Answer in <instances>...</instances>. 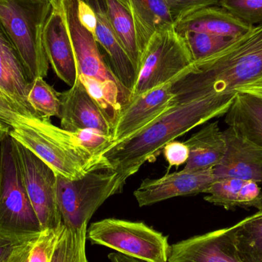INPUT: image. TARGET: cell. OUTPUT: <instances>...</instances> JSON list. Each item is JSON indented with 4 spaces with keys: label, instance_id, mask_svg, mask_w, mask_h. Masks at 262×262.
I'll return each instance as SVG.
<instances>
[{
    "label": "cell",
    "instance_id": "obj_1",
    "mask_svg": "<svg viewBox=\"0 0 262 262\" xmlns=\"http://www.w3.org/2000/svg\"><path fill=\"white\" fill-rule=\"evenodd\" d=\"M262 75V25L235 38L223 50L193 61L172 80L192 98L210 97L223 116L241 86Z\"/></svg>",
    "mask_w": 262,
    "mask_h": 262
},
{
    "label": "cell",
    "instance_id": "obj_2",
    "mask_svg": "<svg viewBox=\"0 0 262 262\" xmlns=\"http://www.w3.org/2000/svg\"><path fill=\"white\" fill-rule=\"evenodd\" d=\"M52 7L47 0H0V24L31 82L38 77L46 78L49 72L42 35Z\"/></svg>",
    "mask_w": 262,
    "mask_h": 262
},
{
    "label": "cell",
    "instance_id": "obj_3",
    "mask_svg": "<svg viewBox=\"0 0 262 262\" xmlns=\"http://www.w3.org/2000/svg\"><path fill=\"white\" fill-rule=\"evenodd\" d=\"M39 222L23 184L14 139L0 140V238L21 243L38 238Z\"/></svg>",
    "mask_w": 262,
    "mask_h": 262
},
{
    "label": "cell",
    "instance_id": "obj_4",
    "mask_svg": "<svg viewBox=\"0 0 262 262\" xmlns=\"http://www.w3.org/2000/svg\"><path fill=\"white\" fill-rule=\"evenodd\" d=\"M9 136L32 151L57 175L70 180L80 178L94 169L96 156L83 147L73 133L45 119L34 127L10 130Z\"/></svg>",
    "mask_w": 262,
    "mask_h": 262
},
{
    "label": "cell",
    "instance_id": "obj_5",
    "mask_svg": "<svg viewBox=\"0 0 262 262\" xmlns=\"http://www.w3.org/2000/svg\"><path fill=\"white\" fill-rule=\"evenodd\" d=\"M57 200L63 224L70 229L89 225L94 214L112 195L121 192L116 172L93 169L80 178L57 175Z\"/></svg>",
    "mask_w": 262,
    "mask_h": 262
},
{
    "label": "cell",
    "instance_id": "obj_6",
    "mask_svg": "<svg viewBox=\"0 0 262 262\" xmlns=\"http://www.w3.org/2000/svg\"><path fill=\"white\" fill-rule=\"evenodd\" d=\"M92 244L148 262H167L170 245L163 233L142 222L109 218L88 226Z\"/></svg>",
    "mask_w": 262,
    "mask_h": 262
},
{
    "label": "cell",
    "instance_id": "obj_7",
    "mask_svg": "<svg viewBox=\"0 0 262 262\" xmlns=\"http://www.w3.org/2000/svg\"><path fill=\"white\" fill-rule=\"evenodd\" d=\"M193 61L184 37L174 26L159 31L148 41L142 55L128 102L172 81Z\"/></svg>",
    "mask_w": 262,
    "mask_h": 262
},
{
    "label": "cell",
    "instance_id": "obj_8",
    "mask_svg": "<svg viewBox=\"0 0 262 262\" xmlns=\"http://www.w3.org/2000/svg\"><path fill=\"white\" fill-rule=\"evenodd\" d=\"M14 142L23 184L41 231L62 226L57 200L56 173L26 146Z\"/></svg>",
    "mask_w": 262,
    "mask_h": 262
},
{
    "label": "cell",
    "instance_id": "obj_9",
    "mask_svg": "<svg viewBox=\"0 0 262 262\" xmlns=\"http://www.w3.org/2000/svg\"><path fill=\"white\" fill-rule=\"evenodd\" d=\"M58 1L72 40L78 74L94 79L112 81L122 84L111 66L104 61L95 36L80 21L78 0Z\"/></svg>",
    "mask_w": 262,
    "mask_h": 262
},
{
    "label": "cell",
    "instance_id": "obj_10",
    "mask_svg": "<svg viewBox=\"0 0 262 262\" xmlns=\"http://www.w3.org/2000/svg\"><path fill=\"white\" fill-rule=\"evenodd\" d=\"M215 181L212 169L167 173L158 179H146L134 192L140 207L179 196L206 193Z\"/></svg>",
    "mask_w": 262,
    "mask_h": 262
},
{
    "label": "cell",
    "instance_id": "obj_11",
    "mask_svg": "<svg viewBox=\"0 0 262 262\" xmlns=\"http://www.w3.org/2000/svg\"><path fill=\"white\" fill-rule=\"evenodd\" d=\"M171 82L156 88L124 106L112 132V143L123 141L149 125L170 106ZM112 145V144H111Z\"/></svg>",
    "mask_w": 262,
    "mask_h": 262
},
{
    "label": "cell",
    "instance_id": "obj_12",
    "mask_svg": "<svg viewBox=\"0 0 262 262\" xmlns=\"http://www.w3.org/2000/svg\"><path fill=\"white\" fill-rule=\"evenodd\" d=\"M43 46L49 64L57 76L69 87L78 78V68L72 40L58 0L52 3L42 35Z\"/></svg>",
    "mask_w": 262,
    "mask_h": 262
},
{
    "label": "cell",
    "instance_id": "obj_13",
    "mask_svg": "<svg viewBox=\"0 0 262 262\" xmlns=\"http://www.w3.org/2000/svg\"><path fill=\"white\" fill-rule=\"evenodd\" d=\"M167 262H242L231 228L186 238L170 246Z\"/></svg>",
    "mask_w": 262,
    "mask_h": 262
},
{
    "label": "cell",
    "instance_id": "obj_14",
    "mask_svg": "<svg viewBox=\"0 0 262 262\" xmlns=\"http://www.w3.org/2000/svg\"><path fill=\"white\" fill-rule=\"evenodd\" d=\"M223 134L226 149L220 163L213 168L215 180L232 177L262 183L261 149L233 127H228Z\"/></svg>",
    "mask_w": 262,
    "mask_h": 262
},
{
    "label": "cell",
    "instance_id": "obj_15",
    "mask_svg": "<svg viewBox=\"0 0 262 262\" xmlns=\"http://www.w3.org/2000/svg\"><path fill=\"white\" fill-rule=\"evenodd\" d=\"M60 98L63 130L73 133L95 129L112 136L113 127L78 78L70 89L60 93Z\"/></svg>",
    "mask_w": 262,
    "mask_h": 262
},
{
    "label": "cell",
    "instance_id": "obj_16",
    "mask_svg": "<svg viewBox=\"0 0 262 262\" xmlns=\"http://www.w3.org/2000/svg\"><path fill=\"white\" fill-rule=\"evenodd\" d=\"M93 9L97 18L95 36L98 45L104 49L108 56L111 68L120 82L129 92H132L137 73L127 54L115 35L107 13L105 0H83Z\"/></svg>",
    "mask_w": 262,
    "mask_h": 262
},
{
    "label": "cell",
    "instance_id": "obj_17",
    "mask_svg": "<svg viewBox=\"0 0 262 262\" xmlns=\"http://www.w3.org/2000/svg\"><path fill=\"white\" fill-rule=\"evenodd\" d=\"M30 84L18 53L0 24V90L26 114L38 117L28 102Z\"/></svg>",
    "mask_w": 262,
    "mask_h": 262
},
{
    "label": "cell",
    "instance_id": "obj_18",
    "mask_svg": "<svg viewBox=\"0 0 262 262\" xmlns=\"http://www.w3.org/2000/svg\"><path fill=\"white\" fill-rule=\"evenodd\" d=\"M183 35L186 32H200L218 36L237 38L249 32V26L220 6H209L196 11L174 24Z\"/></svg>",
    "mask_w": 262,
    "mask_h": 262
},
{
    "label": "cell",
    "instance_id": "obj_19",
    "mask_svg": "<svg viewBox=\"0 0 262 262\" xmlns=\"http://www.w3.org/2000/svg\"><path fill=\"white\" fill-rule=\"evenodd\" d=\"M204 200L226 210L235 208H255L262 212V189L258 183L242 179L222 178L215 180L207 189Z\"/></svg>",
    "mask_w": 262,
    "mask_h": 262
},
{
    "label": "cell",
    "instance_id": "obj_20",
    "mask_svg": "<svg viewBox=\"0 0 262 262\" xmlns=\"http://www.w3.org/2000/svg\"><path fill=\"white\" fill-rule=\"evenodd\" d=\"M130 11L135 26L137 43L142 57L152 35L174 26L166 0H120ZM141 61V60H140Z\"/></svg>",
    "mask_w": 262,
    "mask_h": 262
},
{
    "label": "cell",
    "instance_id": "obj_21",
    "mask_svg": "<svg viewBox=\"0 0 262 262\" xmlns=\"http://www.w3.org/2000/svg\"><path fill=\"white\" fill-rule=\"evenodd\" d=\"M184 143L189 151V159L183 169L187 171L212 169L220 163L226 149L224 134L218 121L204 126Z\"/></svg>",
    "mask_w": 262,
    "mask_h": 262
},
{
    "label": "cell",
    "instance_id": "obj_22",
    "mask_svg": "<svg viewBox=\"0 0 262 262\" xmlns=\"http://www.w3.org/2000/svg\"><path fill=\"white\" fill-rule=\"evenodd\" d=\"M225 121L262 150V99L238 92L226 112Z\"/></svg>",
    "mask_w": 262,
    "mask_h": 262
},
{
    "label": "cell",
    "instance_id": "obj_23",
    "mask_svg": "<svg viewBox=\"0 0 262 262\" xmlns=\"http://www.w3.org/2000/svg\"><path fill=\"white\" fill-rule=\"evenodd\" d=\"M105 1L107 17L112 29L138 74L141 56L137 43L135 26L130 11L120 0Z\"/></svg>",
    "mask_w": 262,
    "mask_h": 262
},
{
    "label": "cell",
    "instance_id": "obj_24",
    "mask_svg": "<svg viewBox=\"0 0 262 262\" xmlns=\"http://www.w3.org/2000/svg\"><path fill=\"white\" fill-rule=\"evenodd\" d=\"M230 228L242 262H262V212Z\"/></svg>",
    "mask_w": 262,
    "mask_h": 262
},
{
    "label": "cell",
    "instance_id": "obj_25",
    "mask_svg": "<svg viewBox=\"0 0 262 262\" xmlns=\"http://www.w3.org/2000/svg\"><path fill=\"white\" fill-rule=\"evenodd\" d=\"M28 102L34 112L44 119L50 120L52 117L59 118L61 115L60 93L41 77L35 78L31 82Z\"/></svg>",
    "mask_w": 262,
    "mask_h": 262
},
{
    "label": "cell",
    "instance_id": "obj_26",
    "mask_svg": "<svg viewBox=\"0 0 262 262\" xmlns=\"http://www.w3.org/2000/svg\"><path fill=\"white\" fill-rule=\"evenodd\" d=\"M64 228L50 262H89L86 254L87 229Z\"/></svg>",
    "mask_w": 262,
    "mask_h": 262
},
{
    "label": "cell",
    "instance_id": "obj_27",
    "mask_svg": "<svg viewBox=\"0 0 262 262\" xmlns=\"http://www.w3.org/2000/svg\"><path fill=\"white\" fill-rule=\"evenodd\" d=\"M183 36L186 40L194 61L217 53L235 39L200 32H186L183 34Z\"/></svg>",
    "mask_w": 262,
    "mask_h": 262
},
{
    "label": "cell",
    "instance_id": "obj_28",
    "mask_svg": "<svg viewBox=\"0 0 262 262\" xmlns=\"http://www.w3.org/2000/svg\"><path fill=\"white\" fill-rule=\"evenodd\" d=\"M44 118L30 116L26 114L0 90V124L13 130L36 127L42 122Z\"/></svg>",
    "mask_w": 262,
    "mask_h": 262
},
{
    "label": "cell",
    "instance_id": "obj_29",
    "mask_svg": "<svg viewBox=\"0 0 262 262\" xmlns=\"http://www.w3.org/2000/svg\"><path fill=\"white\" fill-rule=\"evenodd\" d=\"M219 6L249 26L262 25V0H220Z\"/></svg>",
    "mask_w": 262,
    "mask_h": 262
},
{
    "label": "cell",
    "instance_id": "obj_30",
    "mask_svg": "<svg viewBox=\"0 0 262 262\" xmlns=\"http://www.w3.org/2000/svg\"><path fill=\"white\" fill-rule=\"evenodd\" d=\"M64 225L55 229H45L34 242L29 262H50Z\"/></svg>",
    "mask_w": 262,
    "mask_h": 262
},
{
    "label": "cell",
    "instance_id": "obj_31",
    "mask_svg": "<svg viewBox=\"0 0 262 262\" xmlns=\"http://www.w3.org/2000/svg\"><path fill=\"white\" fill-rule=\"evenodd\" d=\"M73 134L78 143L95 156L112 144V136L95 129H84Z\"/></svg>",
    "mask_w": 262,
    "mask_h": 262
},
{
    "label": "cell",
    "instance_id": "obj_32",
    "mask_svg": "<svg viewBox=\"0 0 262 262\" xmlns=\"http://www.w3.org/2000/svg\"><path fill=\"white\" fill-rule=\"evenodd\" d=\"M174 24L203 8L218 6L220 0H166Z\"/></svg>",
    "mask_w": 262,
    "mask_h": 262
},
{
    "label": "cell",
    "instance_id": "obj_33",
    "mask_svg": "<svg viewBox=\"0 0 262 262\" xmlns=\"http://www.w3.org/2000/svg\"><path fill=\"white\" fill-rule=\"evenodd\" d=\"M163 150L165 159L169 164V169L172 166L179 167L187 163L189 151L186 143L173 140L165 145Z\"/></svg>",
    "mask_w": 262,
    "mask_h": 262
},
{
    "label": "cell",
    "instance_id": "obj_34",
    "mask_svg": "<svg viewBox=\"0 0 262 262\" xmlns=\"http://www.w3.org/2000/svg\"><path fill=\"white\" fill-rule=\"evenodd\" d=\"M78 18L82 26L95 35L97 18L93 9L83 0H78Z\"/></svg>",
    "mask_w": 262,
    "mask_h": 262
},
{
    "label": "cell",
    "instance_id": "obj_35",
    "mask_svg": "<svg viewBox=\"0 0 262 262\" xmlns=\"http://www.w3.org/2000/svg\"><path fill=\"white\" fill-rule=\"evenodd\" d=\"M36 238L15 245L7 262H29L31 249Z\"/></svg>",
    "mask_w": 262,
    "mask_h": 262
},
{
    "label": "cell",
    "instance_id": "obj_36",
    "mask_svg": "<svg viewBox=\"0 0 262 262\" xmlns=\"http://www.w3.org/2000/svg\"><path fill=\"white\" fill-rule=\"evenodd\" d=\"M238 92L250 94L262 99V75L251 82L241 86L238 89Z\"/></svg>",
    "mask_w": 262,
    "mask_h": 262
},
{
    "label": "cell",
    "instance_id": "obj_37",
    "mask_svg": "<svg viewBox=\"0 0 262 262\" xmlns=\"http://www.w3.org/2000/svg\"><path fill=\"white\" fill-rule=\"evenodd\" d=\"M18 243L0 238V262L8 261L14 247Z\"/></svg>",
    "mask_w": 262,
    "mask_h": 262
},
{
    "label": "cell",
    "instance_id": "obj_38",
    "mask_svg": "<svg viewBox=\"0 0 262 262\" xmlns=\"http://www.w3.org/2000/svg\"><path fill=\"white\" fill-rule=\"evenodd\" d=\"M108 259L110 262H148L138 258H132L118 252H112L108 255Z\"/></svg>",
    "mask_w": 262,
    "mask_h": 262
},
{
    "label": "cell",
    "instance_id": "obj_39",
    "mask_svg": "<svg viewBox=\"0 0 262 262\" xmlns=\"http://www.w3.org/2000/svg\"><path fill=\"white\" fill-rule=\"evenodd\" d=\"M9 131H10V129H9V127L0 124V140H2V138H3L5 134H9Z\"/></svg>",
    "mask_w": 262,
    "mask_h": 262
},
{
    "label": "cell",
    "instance_id": "obj_40",
    "mask_svg": "<svg viewBox=\"0 0 262 262\" xmlns=\"http://www.w3.org/2000/svg\"><path fill=\"white\" fill-rule=\"evenodd\" d=\"M47 1H50L52 2V3H53V2L55 1V0H47Z\"/></svg>",
    "mask_w": 262,
    "mask_h": 262
}]
</instances>
